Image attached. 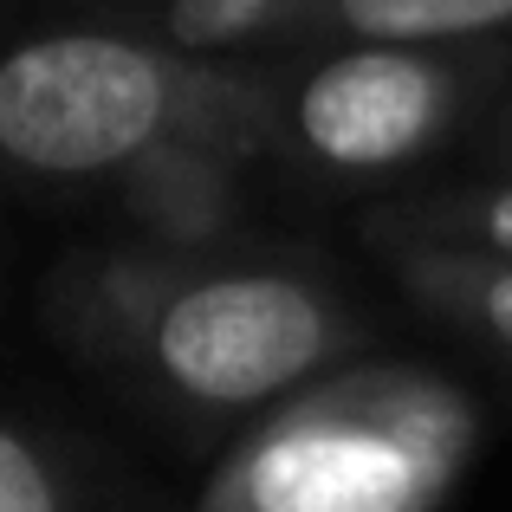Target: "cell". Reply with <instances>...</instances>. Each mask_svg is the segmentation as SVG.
<instances>
[{
	"label": "cell",
	"instance_id": "cell-4",
	"mask_svg": "<svg viewBox=\"0 0 512 512\" xmlns=\"http://www.w3.org/2000/svg\"><path fill=\"white\" fill-rule=\"evenodd\" d=\"M266 156L312 182H396L512 85L506 46H299L260 65Z\"/></svg>",
	"mask_w": 512,
	"mask_h": 512
},
{
	"label": "cell",
	"instance_id": "cell-5",
	"mask_svg": "<svg viewBox=\"0 0 512 512\" xmlns=\"http://www.w3.org/2000/svg\"><path fill=\"white\" fill-rule=\"evenodd\" d=\"M376 253H461V260L512 266V169L480 182L428 188L370 214Z\"/></svg>",
	"mask_w": 512,
	"mask_h": 512
},
{
	"label": "cell",
	"instance_id": "cell-3",
	"mask_svg": "<svg viewBox=\"0 0 512 512\" xmlns=\"http://www.w3.org/2000/svg\"><path fill=\"white\" fill-rule=\"evenodd\" d=\"M480 454V402L435 363L350 357L253 415L195 512H441Z\"/></svg>",
	"mask_w": 512,
	"mask_h": 512
},
{
	"label": "cell",
	"instance_id": "cell-7",
	"mask_svg": "<svg viewBox=\"0 0 512 512\" xmlns=\"http://www.w3.org/2000/svg\"><path fill=\"white\" fill-rule=\"evenodd\" d=\"M383 266L428 318L512 363V266L461 253H383Z\"/></svg>",
	"mask_w": 512,
	"mask_h": 512
},
{
	"label": "cell",
	"instance_id": "cell-10",
	"mask_svg": "<svg viewBox=\"0 0 512 512\" xmlns=\"http://www.w3.org/2000/svg\"><path fill=\"white\" fill-rule=\"evenodd\" d=\"M487 150H493V163L512 169V85L500 91V104H493V130H487Z\"/></svg>",
	"mask_w": 512,
	"mask_h": 512
},
{
	"label": "cell",
	"instance_id": "cell-2",
	"mask_svg": "<svg viewBox=\"0 0 512 512\" xmlns=\"http://www.w3.org/2000/svg\"><path fill=\"white\" fill-rule=\"evenodd\" d=\"M266 163V78L150 26H46L0 46V169L117 188L150 240L221 247L240 169Z\"/></svg>",
	"mask_w": 512,
	"mask_h": 512
},
{
	"label": "cell",
	"instance_id": "cell-6",
	"mask_svg": "<svg viewBox=\"0 0 512 512\" xmlns=\"http://www.w3.org/2000/svg\"><path fill=\"white\" fill-rule=\"evenodd\" d=\"M512 33V0H305L299 46H493Z\"/></svg>",
	"mask_w": 512,
	"mask_h": 512
},
{
	"label": "cell",
	"instance_id": "cell-9",
	"mask_svg": "<svg viewBox=\"0 0 512 512\" xmlns=\"http://www.w3.org/2000/svg\"><path fill=\"white\" fill-rule=\"evenodd\" d=\"M0 512H85V474L46 428L0 409Z\"/></svg>",
	"mask_w": 512,
	"mask_h": 512
},
{
	"label": "cell",
	"instance_id": "cell-1",
	"mask_svg": "<svg viewBox=\"0 0 512 512\" xmlns=\"http://www.w3.org/2000/svg\"><path fill=\"white\" fill-rule=\"evenodd\" d=\"M39 318L78 363L188 435H240L370 344L318 266L169 240L72 253L39 286Z\"/></svg>",
	"mask_w": 512,
	"mask_h": 512
},
{
	"label": "cell",
	"instance_id": "cell-8",
	"mask_svg": "<svg viewBox=\"0 0 512 512\" xmlns=\"http://www.w3.org/2000/svg\"><path fill=\"white\" fill-rule=\"evenodd\" d=\"M305 0H156L150 33L201 59L253 65V52H292Z\"/></svg>",
	"mask_w": 512,
	"mask_h": 512
}]
</instances>
